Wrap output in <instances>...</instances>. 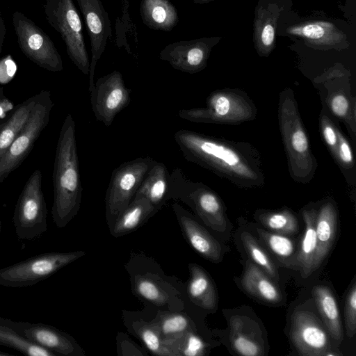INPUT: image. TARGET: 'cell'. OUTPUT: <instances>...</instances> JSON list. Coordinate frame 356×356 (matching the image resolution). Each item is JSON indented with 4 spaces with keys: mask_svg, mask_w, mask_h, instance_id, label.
<instances>
[{
    "mask_svg": "<svg viewBox=\"0 0 356 356\" xmlns=\"http://www.w3.org/2000/svg\"><path fill=\"white\" fill-rule=\"evenodd\" d=\"M168 197L179 198L189 204L213 229L220 232L225 230V209L219 195L203 183L188 179L179 168L170 173Z\"/></svg>",
    "mask_w": 356,
    "mask_h": 356,
    "instance_id": "8992f818",
    "label": "cell"
},
{
    "mask_svg": "<svg viewBox=\"0 0 356 356\" xmlns=\"http://www.w3.org/2000/svg\"><path fill=\"white\" fill-rule=\"evenodd\" d=\"M13 107V102L5 95L3 88H0V118L3 117Z\"/></svg>",
    "mask_w": 356,
    "mask_h": 356,
    "instance_id": "7bdbcfd3",
    "label": "cell"
},
{
    "mask_svg": "<svg viewBox=\"0 0 356 356\" xmlns=\"http://www.w3.org/2000/svg\"><path fill=\"white\" fill-rule=\"evenodd\" d=\"M0 345L15 349L27 356H56L27 340L0 316Z\"/></svg>",
    "mask_w": 356,
    "mask_h": 356,
    "instance_id": "1f68e13d",
    "label": "cell"
},
{
    "mask_svg": "<svg viewBox=\"0 0 356 356\" xmlns=\"http://www.w3.org/2000/svg\"><path fill=\"white\" fill-rule=\"evenodd\" d=\"M241 285L248 293L266 302L277 303L282 298L275 283L261 268L250 261L246 262Z\"/></svg>",
    "mask_w": 356,
    "mask_h": 356,
    "instance_id": "44dd1931",
    "label": "cell"
},
{
    "mask_svg": "<svg viewBox=\"0 0 356 356\" xmlns=\"http://www.w3.org/2000/svg\"><path fill=\"white\" fill-rule=\"evenodd\" d=\"M189 270L188 293L191 300L203 309H215L218 296L211 277L201 266L195 264H189Z\"/></svg>",
    "mask_w": 356,
    "mask_h": 356,
    "instance_id": "4316f807",
    "label": "cell"
},
{
    "mask_svg": "<svg viewBox=\"0 0 356 356\" xmlns=\"http://www.w3.org/2000/svg\"><path fill=\"white\" fill-rule=\"evenodd\" d=\"M1 227H2V224H1V221L0 220V236H1Z\"/></svg>",
    "mask_w": 356,
    "mask_h": 356,
    "instance_id": "7dc6e473",
    "label": "cell"
},
{
    "mask_svg": "<svg viewBox=\"0 0 356 356\" xmlns=\"http://www.w3.org/2000/svg\"><path fill=\"white\" fill-rule=\"evenodd\" d=\"M316 216L317 211L315 209H305L302 211L305 229L297 251V263L303 278H307L314 272V265L317 251Z\"/></svg>",
    "mask_w": 356,
    "mask_h": 356,
    "instance_id": "d4e9b609",
    "label": "cell"
},
{
    "mask_svg": "<svg viewBox=\"0 0 356 356\" xmlns=\"http://www.w3.org/2000/svg\"><path fill=\"white\" fill-rule=\"evenodd\" d=\"M10 355H12L7 353L0 351V356H10Z\"/></svg>",
    "mask_w": 356,
    "mask_h": 356,
    "instance_id": "bcb514c9",
    "label": "cell"
},
{
    "mask_svg": "<svg viewBox=\"0 0 356 356\" xmlns=\"http://www.w3.org/2000/svg\"><path fill=\"white\" fill-rule=\"evenodd\" d=\"M154 161L149 156L139 157L113 170L106 194L108 220H115L127 207Z\"/></svg>",
    "mask_w": 356,
    "mask_h": 356,
    "instance_id": "8fae6325",
    "label": "cell"
},
{
    "mask_svg": "<svg viewBox=\"0 0 356 356\" xmlns=\"http://www.w3.org/2000/svg\"><path fill=\"white\" fill-rule=\"evenodd\" d=\"M135 286L136 292L142 298L156 305H163L167 301V295L156 282L149 278L137 276Z\"/></svg>",
    "mask_w": 356,
    "mask_h": 356,
    "instance_id": "74e56055",
    "label": "cell"
},
{
    "mask_svg": "<svg viewBox=\"0 0 356 356\" xmlns=\"http://www.w3.org/2000/svg\"><path fill=\"white\" fill-rule=\"evenodd\" d=\"M82 250L50 252L0 268V286L22 288L43 281L85 255Z\"/></svg>",
    "mask_w": 356,
    "mask_h": 356,
    "instance_id": "9c48e42d",
    "label": "cell"
},
{
    "mask_svg": "<svg viewBox=\"0 0 356 356\" xmlns=\"http://www.w3.org/2000/svg\"><path fill=\"white\" fill-rule=\"evenodd\" d=\"M163 339L174 355L200 356L204 354V343L191 330Z\"/></svg>",
    "mask_w": 356,
    "mask_h": 356,
    "instance_id": "e575fe53",
    "label": "cell"
},
{
    "mask_svg": "<svg viewBox=\"0 0 356 356\" xmlns=\"http://www.w3.org/2000/svg\"><path fill=\"white\" fill-rule=\"evenodd\" d=\"M139 10L143 24L151 29L169 32L179 21L177 10L170 0H141Z\"/></svg>",
    "mask_w": 356,
    "mask_h": 356,
    "instance_id": "7402d4cb",
    "label": "cell"
},
{
    "mask_svg": "<svg viewBox=\"0 0 356 356\" xmlns=\"http://www.w3.org/2000/svg\"><path fill=\"white\" fill-rule=\"evenodd\" d=\"M170 178V174L166 166L155 161L134 198L145 197L159 209L168 197Z\"/></svg>",
    "mask_w": 356,
    "mask_h": 356,
    "instance_id": "603a6c76",
    "label": "cell"
},
{
    "mask_svg": "<svg viewBox=\"0 0 356 356\" xmlns=\"http://www.w3.org/2000/svg\"><path fill=\"white\" fill-rule=\"evenodd\" d=\"M245 318L234 316L230 321V343L240 355L259 356L264 355V348L257 340L253 330L247 328Z\"/></svg>",
    "mask_w": 356,
    "mask_h": 356,
    "instance_id": "f1b7e54d",
    "label": "cell"
},
{
    "mask_svg": "<svg viewBox=\"0 0 356 356\" xmlns=\"http://www.w3.org/2000/svg\"><path fill=\"white\" fill-rule=\"evenodd\" d=\"M331 113L343 122L353 139L355 138V99L343 90L331 92L327 97Z\"/></svg>",
    "mask_w": 356,
    "mask_h": 356,
    "instance_id": "4dcf8cb0",
    "label": "cell"
},
{
    "mask_svg": "<svg viewBox=\"0 0 356 356\" xmlns=\"http://www.w3.org/2000/svg\"><path fill=\"white\" fill-rule=\"evenodd\" d=\"M131 92L117 70L99 78L90 90L92 111L97 120L111 126L115 116L129 104Z\"/></svg>",
    "mask_w": 356,
    "mask_h": 356,
    "instance_id": "7c38bea8",
    "label": "cell"
},
{
    "mask_svg": "<svg viewBox=\"0 0 356 356\" xmlns=\"http://www.w3.org/2000/svg\"><path fill=\"white\" fill-rule=\"evenodd\" d=\"M6 33V25L4 23L3 16L1 15V12L0 10V54L1 53V51H2V47H3L4 39H5Z\"/></svg>",
    "mask_w": 356,
    "mask_h": 356,
    "instance_id": "ee69618b",
    "label": "cell"
},
{
    "mask_svg": "<svg viewBox=\"0 0 356 356\" xmlns=\"http://www.w3.org/2000/svg\"><path fill=\"white\" fill-rule=\"evenodd\" d=\"M22 336L56 355H79L81 350L74 339L58 328L42 323L14 321L5 318Z\"/></svg>",
    "mask_w": 356,
    "mask_h": 356,
    "instance_id": "e0dca14e",
    "label": "cell"
},
{
    "mask_svg": "<svg viewBox=\"0 0 356 356\" xmlns=\"http://www.w3.org/2000/svg\"><path fill=\"white\" fill-rule=\"evenodd\" d=\"M38 95L28 121L0 158V183L22 164L49 122L54 106L51 92L42 90Z\"/></svg>",
    "mask_w": 356,
    "mask_h": 356,
    "instance_id": "ba28073f",
    "label": "cell"
},
{
    "mask_svg": "<svg viewBox=\"0 0 356 356\" xmlns=\"http://www.w3.org/2000/svg\"><path fill=\"white\" fill-rule=\"evenodd\" d=\"M241 239L253 263L261 268L270 278L277 280L279 276L275 264L256 238L249 232H243L241 235Z\"/></svg>",
    "mask_w": 356,
    "mask_h": 356,
    "instance_id": "836d02e7",
    "label": "cell"
},
{
    "mask_svg": "<svg viewBox=\"0 0 356 356\" xmlns=\"http://www.w3.org/2000/svg\"><path fill=\"white\" fill-rule=\"evenodd\" d=\"M288 35L300 37L306 44L321 49L348 48L346 35L332 22L308 20L293 24L286 29Z\"/></svg>",
    "mask_w": 356,
    "mask_h": 356,
    "instance_id": "ac0fdd59",
    "label": "cell"
},
{
    "mask_svg": "<svg viewBox=\"0 0 356 356\" xmlns=\"http://www.w3.org/2000/svg\"><path fill=\"white\" fill-rule=\"evenodd\" d=\"M193 1L195 3L202 4V3H206L210 2L213 0H193Z\"/></svg>",
    "mask_w": 356,
    "mask_h": 356,
    "instance_id": "f6af8a7d",
    "label": "cell"
},
{
    "mask_svg": "<svg viewBox=\"0 0 356 356\" xmlns=\"http://www.w3.org/2000/svg\"><path fill=\"white\" fill-rule=\"evenodd\" d=\"M86 25L90 41L92 58L89 72V91L95 81V70L98 60L104 52L107 40L112 35L108 13L102 0H76Z\"/></svg>",
    "mask_w": 356,
    "mask_h": 356,
    "instance_id": "9a60e30c",
    "label": "cell"
},
{
    "mask_svg": "<svg viewBox=\"0 0 356 356\" xmlns=\"http://www.w3.org/2000/svg\"><path fill=\"white\" fill-rule=\"evenodd\" d=\"M38 96L26 99L0 118V158L28 121Z\"/></svg>",
    "mask_w": 356,
    "mask_h": 356,
    "instance_id": "cb8c5ba5",
    "label": "cell"
},
{
    "mask_svg": "<svg viewBox=\"0 0 356 356\" xmlns=\"http://www.w3.org/2000/svg\"><path fill=\"white\" fill-rule=\"evenodd\" d=\"M338 145L334 161L342 170H350L355 167L352 147L348 139L337 126Z\"/></svg>",
    "mask_w": 356,
    "mask_h": 356,
    "instance_id": "ab89813d",
    "label": "cell"
},
{
    "mask_svg": "<svg viewBox=\"0 0 356 356\" xmlns=\"http://www.w3.org/2000/svg\"><path fill=\"white\" fill-rule=\"evenodd\" d=\"M290 337L300 355L323 356L330 351L331 344L325 330L309 311L299 310L293 314Z\"/></svg>",
    "mask_w": 356,
    "mask_h": 356,
    "instance_id": "5bb4252c",
    "label": "cell"
},
{
    "mask_svg": "<svg viewBox=\"0 0 356 356\" xmlns=\"http://www.w3.org/2000/svg\"><path fill=\"white\" fill-rule=\"evenodd\" d=\"M220 37L181 40L166 45L159 53V58L168 62L175 70L195 74L203 70L211 51Z\"/></svg>",
    "mask_w": 356,
    "mask_h": 356,
    "instance_id": "4fadbf2b",
    "label": "cell"
},
{
    "mask_svg": "<svg viewBox=\"0 0 356 356\" xmlns=\"http://www.w3.org/2000/svg\"><path fill=\"white\" fill-rule=\"evenodd\" d=\"M257 218L261 224L274 233L289 236L296 234L299 231L298 219L289 209L260 211L257 212Z\"/></svg>",
    "mask_w": 356,
    "mask_h": 356,
    "instance_id": "d6a6232c",
    "label": "cell"
},
{
    "mask_svg": "<svg viewBox=\"0 0 356 356\" xmlns=\"http://www.w3.org/2000/svg\"><path fill=\"white\" fill-rule=\"evenodd\" d=\"M257 114V107L246 92L232 88L213 91L205 107L178 111L179 118L190 122L233 125L254 120Z\"/></svg>",
    "mask_w": 356,
    "mask_h": 356,
    "instance_id": "277c9868",
    "label": "cell"
},
{
    "mask_svg": "<svg viewBox=\"0 0 356 356\" xmlns=\"http://www.w3.org/2000/svg\"><path fill=\"white\" fill-rule=\"evenodd\" d=\"M47 209L42 190V172L35 170L26 181L13 217L19 241H34L47 230Z\"/></svg>",
    "mask_w": 356,
    "mask_h": 356,
    "instance_id": "52a82bcc",
    "label": "cell"
},
{
    "mask_svg": "<svg viewBox=\"0 0 356 356\" xmlns=\"http://www.w3.org/2000/svg\"><path fill=\"white\" fill-rule=\"evenodd\" d=\"M278 122L291 177L298 183L310 182L318 167L317 161L291 88H285L279 95Z\"/></svg>",
    "mask_w": 356,
    "mask_h": 356,
    "instance_id": "3957f363",
    "label": "cell"
},
{
    "mask_svg": "<svg viewBox=\"0 0 356 356\" xmlns=\"http://www.w3.org/2000/svg\"><path fill=\"white\" fill-rule=\"evenodd\" d=\"M157 325L161 337L164 336L165 338L179 335L190 330V321L181 314H163Z\"/></svg>",
    "mask_w": 356,
    "mask_h": 356,
    "instance_id": "8d00e7d4",
    "label": "cell"
},
{
    "mask_svg": "<svg viewBox=\"0 0 356 356\" xmlns=\"http://www.w3.org/2000/svg\"><path fill=\"white\" fill-rule=\"evenodd\" d=\"M137 333L146 347L153 353L174 356L161 337L157 324L144 323L138 327Z\"/></svg>",
    "mask_w": 356,
    "mask_h": 356,
    "instance_id": "d590c367",
    "label": "cell"
},
{
    "mask_svg": "<svg viewBox=\"0 0 356 356\" xmlns=\"http://www.w3.org/2000/svg\"><path fill=\"white\" fill-rule=\"evenodd\" d=\"M179 225L191 247L204 258L219 262L222 259L220 243L178 204H173Z\"/></svg>",
    "mask_w": 356,
    "mask_h": 356,
    "instance_id": "d6986e66",
    "label": "cell"
},
{
    "mask_svg": "<svg viewBox=\"0 0 356 356\" xmlns=\"http://www.w3.org/2000/svg\"><path fill=\"white\" fill-rule=\"evenodd\" d=\"M157 209L145 197L134 198L114 220L111 234L120 236L134 231Z\"/></svg>",
    "mask_w": 356,
    "mask_h": 356,
    "instance_id": "83f0119b",
    "label": "cell"
},
{
    "mask_svg": "<svg viewBox=\"0 0 356 356\" xmlns=\"http://www.w3.org/2000/svg\"><path fill=\"white\" fill-rule=\"evenodd\" d=\"M174 138L186 161L211 171L236 186L252 188L264 184L261 156L252 144L187 129L177 131Z\"/></svg>",
    "mask_w": 356,
    "mask_h": 356,
    "instance_id": "6da1fadb",
    "label": "cell"
},
{
    "mask_svg": "<svg viewBox=\"0 0 356 356\" xmlns=\"http://www.w3.org/2000/svg\"><path fill=\"white\" fill-rule=\"evenodd\" d=\"M17 65L11 55L0 59V83H7L14 77L17 72Z\"/></svg>",
    "mask_w": 356,
    "mask_h": 356,
    "instance_id": "b9f144b4",
    "label": "cell"
},
{
    "mask_svg": "<svg viewBox=\"0 0 356 356\" xmlns=\"http://www.w3.org/2000/svg\"><path fill=\"white\" fill-rule=\"evenodd\" d=\"M337 211L332 201L323 203L317 211L316 233L317 251L314 270H317L330 253L336 238Z\"/></svg>",
    "mask_w": 356,
    "mask_h": 356,
    "instance_id": "ffe728a7",
    "label": "cell"
},
{
    "mask_svg": "<svg viewBox=\"0 0 356 356\" xmlns=\"http://www.w3.org/2000/svg\"><path fill=\"white\" fill-rule=\"evenodd\" d=\"M13 24L22 52L39 67L50 72L63 70L62 58L50 37L19 11L12 15Z\"/></svg>",
    "mask_w": 356,
    "mask_h": 356,
    "instance_id": "30bf717a",
    "label": "cell"
},
{
    "mask_svg": "<svg viewBox=\"0 0 356 356\" xmlns=\"http://www.w3.org/2000/svg\"><path fill=\"white\" fill-rule=\"evenodd\" d=\"M312 295L320 315L330 336L337 343L343 339V328L336 298L326 286L316 285L312 289Z\"/></svg>",
    "mask_w": 356,
    "mask_h": 356,
    "instance_id": "484cf974",
    "label": "cell"
},
{
    "mask_svg": "<svg viewBox=\"0 0 356 356\" xmlns=\"http://www.w3.org/2000/svg\"><path fill=\"white\" fill-rule=\"evenodd\" d=\"M319 127L323 141L335 159L338 145L337 125L324 109L320 115Z\"/></svg>",
    "mask_w": 356,
    "mask_h": 356,
    "instance_id": "f35d334b",
    "label": "cell"
},
{
    "mask_svg": "<svg viewBox=\"0 0 356 356\" xmlns=\"http://www.w3.org/2000/svg\"><path fill=\"white\" fill-rule=\"evenodd\" d=\"M291 0H259L255 7L253 41L260 56L267 57L275 45L280 18L291 7Z\"/></svg>",
    "mask_w": 356,
    "mask_h": 356,
    "instance_id": "2e32d148",
    "label": "cell"
},
{
    "mask_svg": "<svg viewBox=\"0 0 356 356\" xmlns=\"http://www.w3.org/2000/svg\"><path fill=\"white\" fill-rule=\"evenodd\" d=\"M42 8L49 24L60 35L72 62L89 75L90 62L82 22L73 0H45Z\"/></svg>",
    "mask_w": 356,
    "mask_h": 356,
    "instance_id": "5b68a950",
    "label": "cell"
},
{
    "mask_svg": "<svg viewBox=\"0 0 356 356\" xmlns=\"http://www.w3.org/2000/svg\"><path fill=\"white\" fill-rule=\"evenodd\" d=\"M257 233L262 241L275 257L288 268L298 269L297 251L294 242L285 235L269 232L258 228Z\"/></svg>",
    "mask_w": 356,
    "mask_h": 356,
    "instance_id": "f546056e",
    "label": "cell"
},
{
    "mask_svg": "<svg viewBox=\"0 0 356 356\" xmlns=\"http://www.w3.org/2000/svg\"><path fill=\"white\" fill-rule=\"evenodd\" d=\"M53 184L52 218L58 228H63L77 214L82 195L75 122L71 114L65 117L59 133L54 163Z\"/></svg>",
    "mask_w": 356,
    "mask_h": 356,
    "instance_id": "7a4b0ae2",
    "label": "cell"
},
{
    "mask_svg": "<svg viewBox=\"0 0 356 356\" xmlns=\"http://www.w3.org/2000/svg\"><path fill=\"white\" fill-rule=\"evenodd\" d=\"M347 335L352 338L356 331V282L353 281L347 293L344 308Z\"/></svg>",
    "mask_w": 356,
    "mask_h": 356,
    "instance_id": "60d3db41",
    "label": "cell"
}]
</instances>
